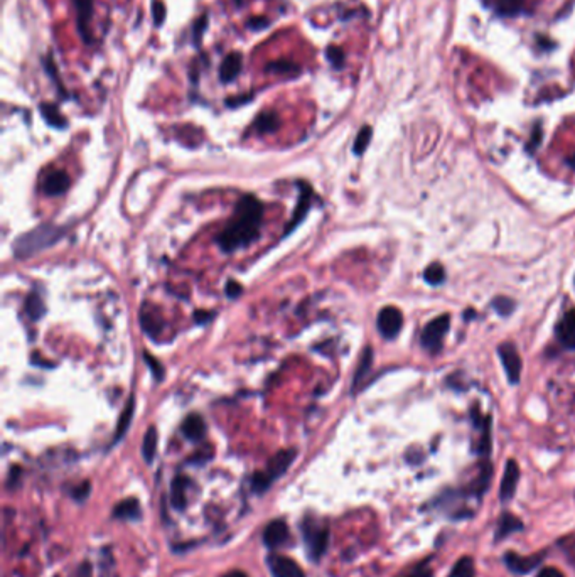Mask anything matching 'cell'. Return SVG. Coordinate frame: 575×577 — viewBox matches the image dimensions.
Returning a JSON list of instances; mask_svg holds the SVG:
<instances>
[{
	"mask_svg": "<svg viewBox=\"0 0 575 577\" xmlns=\"http://www.w3.org/2000/svg\"><path fill=\"white\" fill-rule=\"evenodd\" d=\"M242 65H243L242 54L239 53L228 54L225 59H223L221 66H219V79H221L223 83L233 81V79L242 73Z\"/></svg>",
	"mask_w": 575,
	"mask_h": 577,
	"instance_id": "cell-18",
	"label": "cell"
},
{
	"mask_svg": "<svg viewBox=\"0 0 575 577\" xmlns=\"http://www.w3.org/2000/svg\"><path fill=\"white\" fill-rule=\"evenodd\" d=\"M499 358H501L503 367L506 370L510 384H518L521 377V358L518 355L517 348L511 343H503L498 348Z\"/></svg>",
	"mask_w": 575,
	"mask_h": 577,
	"instance_id": "cell-7",
	"label": "cell"
},
{
	"mask_svg": "<svg viewBox=\"0 0 575 577\" xmlns=\"http://www.w3.org/2000/svg\"><path fill=\"white\" fill-rule=\"evenodd\" d=\"M206 27H207V15L205 14V15H201V17H199L193 26V42H194V46H199V42H201V38H203V34H205Z\"/></svg>",
	"mask_w": 575,
	"mask_h": 577,
	"instance_id": "cell-35",
	"label": "cell"
},
{
	"mask_svg": "<svg viewBox=\"0 0 575 577\" xmlns=\"http://www.w3.org/2000/svg\"><path fill=\"white\" fill-rule=\"evenodd\" d=\"M142 515L141 503L137 498L130 496V498L120 501L117 507L113 508V516L120 520H139Z\"/></svg>",
	"mask_w": 575,
	"mask_h": 577,
	"instance_id": "cell-20",
	"label": "cell"
},
{
	"mask_svg": "<svg viewBox=\"0 0 575 577\" xmlns=\"http://www.w3.org/2000/svg\"><path fill=\"white\" fill-rule=\"evenodd\" d=\"M134 411H135V399L134 395L130 397L129 402H127L125 409L122 411V416H120L118 419V424H117V431H115V437H113V443H118L120 439H122L123 436H125V432L129 431L130 427V422L134 419Z\"/></svg>",
	"mask_w": 575,
	"mask_h": 577,
	"instance_id": "cell-21",
	"label": "cell"
},
{
	"mask_svg": "<svg viewBox=\"0 0 575 577\" xmlns=\"http://www.w3.org/2000/svg\"><path fill=\"white\" fill-rule=\"evenodd\" d=\"M281 127V118L275 111H263L255 120V129L260 134H270Z\"/></svg>",
	"mask_w": 575,
	"mask_h": 577,
	"instance_id": "cell-23",
	"label": "cell"
},
{
	"mask_svg": "<svg viewBox=\"0 0 575 577\" xmlns=\"http://www.w3.org/2000/svg\"><path fill=\"white\" fill-rule=\"evenodd\" d=\"M491 476H493V466H491V464H485L481 471H479V476L478 480L474 481L473 488H471V491H473L478 498H481V496L488 491Z\"/></svg>",
	"mask_w": 575,
	"mask_h": 577,
	"instance_id": "cell-27",
	"label": "cell"
},
{
	"mask_svg": "<svg viewBox=\"0 0 575 577\" xmlns=\"http://www.w3.org/2000/svg\"><path fill=\"white\" fill-rule=\"evenodd\" d=\"M70 184V176H68L65 171H54V173H51L49 176L44 179L42 193L47 194V196H59V194L66 193Z\"/></svg>",
	"mask_w": 575,
	"mask_h": 577,
	"instance_id": "cell-15",
	"label": "cell"
},
{
	"mask_svg": "<svg viewBox=\"0 0 575 577\" xmlns=\"http://www.w3.org/2000/svg\"><path fill=\"white\" fill-rule=\"evenodd\" d=\"M155 451H157V429L152 425V427H149V431L145 432L142 443V456L147 464H150L154 461Z\"/></svg>",
	"mask_w": 575,
	"mask_h": 577,
	"instance_id": "cell-26",
	"label": "cell"
},
{
	"mask_svg": "<svg viewBox=\"0 0 575 577\" xmlns=\"http://www.w3.org/2000/svg\"><path fill=\"white\" fill-rule=\"evenodd\" d=\"M299 186H301V198H299V205L294 211V216L290 218V223L287 225V228L283 230L282 237H287V235L292 232L295 226L304 220L307 211H309L310 208V188L307 184H304V182H301Z\"/></svg>",
	"mask_w": 575,
	"mask_h": 577,
	"instance_id": "cell-16",
	"label": "cell"
},
{
	"mask_svg": "<svg viewBox=\"0 0 575 577\" xmlns=\"http://www.w3.org/2000/svg\"><path fill=\"white\" fill-rule=\"evenodd\" d=\"M491 451V431H489V419L485 420L482 425V437L479 441V455L488 456Z\"/></svg>",
	"mask_w": 575,
	"mask_h": 577,
	"instance_id": "cell-33",
	"label": "cell"
},
{
	"mask_svg": "<svg viewBox=\"0 0 575 577\" xmlns=\"http://www.w3.org/2000/svg\"><path fill=\"white\" fill-rule=\"evenodd\" d=\"M223 577H249V576H246L245 572H242V571H230V572H226V574Z\"/></svg>",
	"mask_w": 575,
	"mask_h": 577,
	"instance_id": "cell-45",
	"label": "cell"
},
{
	"mask_svg": "<svg viewBox=\"0 0 575 577\" xmlns=\"http://www.w3.org/2000/svg\"><path fill=\"white\" fill-rule=\"evenodd\" d=\"M557 340L567 349H575V309L565 313L557 324Z\"/></svg>",
	"mask_w": 575,
	"mask_h": 577,
	"instance_id": "cell-13",
	"label": "cell"
},
{
	"mask_svg": "<svg viewBox=\"0 0 575 577\" xmlns=\"http://www.w3.org/2000/svg\"><path fill=\"white\" fill-rule=\"evenodd\" d=\"M246 27L251 31H262L269 27V19L265 17H251L246 21Z\"/></svg>",
	"mask_w": 575,
	"mask_h": 577,
	"instance_id": "cell-40",
	"label": "cell"
},
{
	"mask_svg": "<svg viewBox=\"0 0 575 577\" xmlns=\"http://www.w3.org/2000/svg\"><path fill=\"white\" fill-rule=\"evenodd\" d=\"M269 566L274 577H306L302 567L287 555H271L269 559Z\"/></svg>",
	"mask_w": 575,
	"mask_h": 577,
	"instance_id": "cell-9",
	"label": "cell"
},
{
	"mask_svg": "<svg viewBox=\"0 0 575 577\" xmlns=\"http://www.w3.org/2000/svg\"><path fill=\"white\" fill-rule=\"evenodd\" d=\"M371 365H373V349L370 348H365V351H363L361 355V360H359V365L356 368V373H354V378H353V392H356V388L361 385L363 378H365L366 373L371 370Z\"/></svg>",
	"mask_w": 575,
	"mask_h": 577,
	"instance_id": "cell-24",
	"label": "cell"
},
{
	"mask_svg": "<svg viewBox=\"0 0 575 577\" xmlns=\"http://www.w3.org/2000/svg\"><path fill=\"white\" fill-rule=\"evenodd\" d=\"M81 577H91V569L88 564H85V566L81 567Z\"/></svg>",
	"mask_w": 575,
	"mask_h": 577,
	"instance_id": "cell-46",
	"label": "cell"
},
{
	"mask_svg": "<svg viewBox=\"0 0 575 577\" xmlns=\"http://www.w3.org/2000/svg\"><path fill=\"white\" fill-rule=\"evenodd\" d=\"M90 483H88V481H85V483H81V484H78L77 488H73L71 489V496H73L74 500H78V501H83V500H86V496L90 495Z\"/></svg>",
	"mask_w": 575,
	"mask_h": 577,
	"instance_id": "cell-39",
	"label": "cell"
},
{
	"mask_svg": "<svg viewBox=\"0 0 575 577\" xmlns=\"http://www.w3.org/2000/svg\"><path fill=\"white\" fill-rule=\"evenodd\" d=\"M26 311L33 321L41 319V317L44 316V313H46L42 299L36 292L31 294V296L26 299Z\"/></svg>",
	"mask_w": 575,
	"mask_h": 577,
	"instance_id": "cell-30",
	"label": "cell"
},
{
	"mask_svg": "<svg viewBox=\"0 0 575 577\" xmlns=\"http://www.w3.org/2000/svg\"><path fill=\"white\" fill-rule=\"evenodd\" d=\"M326 56L334 68H342V65H345V53H342L341 47L329 46L326 49Z\"/></svg>",
	"mask_w": 575,
	"mask_h": 577,
	"instance_id": "cell-34",
	"label": "cell"
},
{
	"mask_svg": "<svg viewBox=\"0 0 575 577\" xmlns=\"http://www.w3.org/2000/svg\"><path fill=\"white\" fill-rule=\"evenodd\" d=\"M181 431L184 434L186 439L198 443V441H201L206 434L205 419H203L199 413H191V416H187L186 419L182 420Z\"/></svg>",
	"mask_w": 575,
	"mask_h": 577,
	"instance_id": "cell-17",
	"label": "cell"
},
{
	"mask_svg": "<svg viewBox=\"0 0 575 577\" xmlns=\"http://www.w3.org/2000/svg\"><path fill=\"white\" fill-rule=\"evenodd\" d=\"M403 577H434V572L430 571L429 567H418V569H415L413 572H410V574H407Z\"/></svg>",
	"mask_w": 575,
	"mask_h": 577,
	"instance_id": "cell-42",
	"label": "cell"
},
{
	"mask_svg": "<svg viewBox=\"0 0 575 577\" xmlns=\"http://www.w3.org/2000/svg\"><path fill=\"white\" fill-rule=\"evenodd\" d=\"M476 576V569H474L473 557H461L456 564H454L452 571H450L449 577H474Z\"/></svg>",
	"mask_w": 575,
	"mask_h": 577,
	"instance_id": "cell-28",
	"label": "cell"
},
{
	"mask_svg": "<svg viewBox=\"0 0 575 577\" xmlns=\"http://www.w3.org/2000/svg\"><path fill=\"white\" fill-rule=\"evenodd\" d=\"M187 481L186 476H175L173 480V484H171V503L175 510H184L187 503Z\"/></svg>",
	"mask_w": 575,
	"mask_h": 577,
	"instance_id": "cell-19",
	"label": "cell"
},
{
	"mask_svg": "<svg viewBox=\"0 0 575 577\" xmlns=\"http://www.w3.org/2000/svg\"><path fill=\"white\" fill-rule=\"evenodd\" d=\"M377 324L383 338L393 340V338L398 336V333H400L403 326V316L397 308L388 306V308H383L380 314H378Z\"/></svg>",
	"mask_w": 575,
	"mask_h": 577,
	"instance_id": "cell-6",
	"label": "cell"
},
{
	"mask_svg": "<svg viewBox=\"0 0 575 577\" xmlns=\"http://www.w3.org/2000/svg\"><path fill=\"white\" fill-rule=\"evenodd\" d=\"M523 530V522L518 516H514L513 513L503 512L501 516L498 519L496 523V532H494V539L496 542H501V540L508 539L511 533H517Z\"/></svg>",
	"mask_w": 575,
	"mask_h": 577,
	"instance_id": "cell-14",
	"label": "cell"
},
{
	"mask_svg": "<svg viewBox=\"0 0 575 577\" xmlns=\"http://www.w3.org/2000/svg\"><path fill=\"white\" fill-rule=\"evenodd\" d=\"M250 100H251V97H246V98H243V97L230 98V100H226V105H228V106H237V105H239V103H245V102H250Z\"/></svg>",
	"mask_w": 575,
	"mask_h": 577,
	"instance_id": "cell-44",
	"label": "cell"
},
{
	"mask_svg": "<svg viewBox=\"0 0 575 577\" xmlns=\"http://www.w3.org/2000/svg\"><path fill=\"white\" fill-rule=\"evenodd\" d=\"M152 12H154V22L155 26H162L164 19H166V6L162 0H154L152 2Z\"/></svg>",
	"mask_w": 575,
	"mask_h": 577,
	"instance_id": "cell-38",
	"label": "cell"
},
{
	"mask_svg": "<svg viewBox=\"0 0 575 577\" xmlns=\"http://www.w3.org/2000/svg\"><path fill=\"white\" fill-rule=\"evenodd\" d=\"M518 480H520V468H518V464L513 459H510L506 463L505 475H503L501 487H499V500H501V503H508L513 498L514 491H517Z\"/></svg>",
	"mask_w": 575,
	"mask_h": 577,
	"instance_id": "cell-10",
	"label": "cell"
},
{
	"mask_svg": "<svg viewBox=\"0 0 575 577\" xmlns=\"http://www.w3.org/2000/svg\"><path fill=\"white\" fill-rule=\"evenodd\" d=\"M265 71L274 74H287V77H294V74L301 73V66L297 63L289 61V59H277L271 61L265 66Z\"/></svg>",
	"mask_w": 575,
	"mask_h": 577,
	"instance_id": "cell-25",
	"label": "cell"
},
{
	"mask_svg": "<svg viewBox=\"0 0 575 577\" xmlns=\"http://www.w3.org/2000/svg\"><path fill=\"white\" fill-rule=\"evenodd\" d=\"M567 164L572 167V169H575V154H572L570 157H567Z\"/></svg>",
	"mask_w": 575,
	"mask_h": 577,
	"instance_id": "cell-47",
	"label": "cell"
},
{
	"mask_svg": "<svg viewBox=\"0 0 575 577\" xmlns=\"http://www.w3.org/2000/svg\"><path fill=\"white\" fill-rule=\"evenodd\" d=\"M371 135H373V130H371V127L368 125H365L361 130H359L356 135V141H354V145H353V152L356 154V156H361V154L365 152L366 147L370 145Z\"/></svg>",
	"mask_w": 575,
	"mask_h": 577,
	"instance_id": "cell-32",
	"label": "cell"
},
{
	"mask_svg": "<svg viewBox=\"0 0 575 577\" xmlns=\"http://www.w3.org/2000/svg\"><path fill=\"white\" fill-rule=\"evenodd\" d=\"M423 277H425V280L429 282L430 285L442 284V282H444V278H446L444 267H442L441 264H437V262H435V264H430L425 269V272H423Z\"/></svg>",
	"mask_w": 575,
	"mask_h": 577,
	"instance_id": "cell-31",
	"label": "cell"
},
{
	"mask_svg": "<svg viewBox=\"0 0 575 577\" xmlns=\"http://www.w3.org/2000/svg\"><path fill=\"white\" fill-rule=\"evenodd\" d=\"M493 308L501 314V316H508V314L514 309V302L508 299V297H496L493 301Z\"/></svg>",
	"mask_w": 575,
	"mask_h": 577,
	"instance_id": "cell-36",
	"label": "cell"
},
{
	"mask_svg": "<svg viewBox=\"0 0 575 577\" xmlns=\"http://www.w3.org/2000/svg\"><path fill=\"white\" fill-rule=\"evenodd\" d=\"M143 358H145L147 365H149L150 370H152V375L155 377V380H161L164 378V367L161 363H159L157 360L152 355H149V353H143Z\"/></svg>",
	"mask_w": 575,
	"mask_h": 577,
	"instance_id": "cell-37",
	"label": "cell"
},
{
	"mask_svg": "<svg viewBox=\"0 0 575 577\" xmlns=\"http://www.w3.org/2000/svg\"><path fill=\"white\" fill-rule=\"evenodd\" d=\"M242 292H243V287L238 284L237 280H230L228 284H226V296L231 297V299H237Z\"/></svg>",
	"mask_w": 575,
	"mask_h": 577,
	"instance_id": "cell-41",
	"label": "cell"
},
{
	"mask_svg": "<svg viewBox=\"0 0 575 577\" xmlns=\"http://www.w3.org/2000/svg\"><path fill=\"white\" fill-rule=\"evenodd\" d=\"M289 525L285 520H271L263 530V542L267 547L277 548L289 540Z\"/></svg>",
	"mask_w": 575,
	"mask_h": 577,
	"instance_id": "cell-11",
	"label": "cell"
},
{
	"mask_svg": "<svg viewBox=\"0 0 575 577\" xmlns=\"http://www.w3.org/2000/svg\"><path fill=\"white\" fill-rule=\"evenodd\" d=\"M537 577H564V574L555 567H545L538 572Z\"/></svg>",
	"mask_w": 575,
	"mask_h": 577,
	"instance_id": "cell-43",
	"label": "cell"
},
{
	"mask_svg": "<svg viewBox=\"0 0 575 577\" xmlns=\"http://www.w3.org/2000/svg\"><path fill=\"white\" fill-rule=\"evenodd\" d=\"M66 230L61 226H56L53 223H44L39 225L38 228L31 230V232L21 235L17 240L14 242L12 248H14V255L17 258H29L39 253L41 250L49 248L56 242H59L65 235Z\"/></svg>",
	"mask_w": 575,
	"mask_h": 577,
	"instance_id": "cell-2",
	"label": "cell"
},
{
	"mask_svg": "<svg viewBox=\"0 0 575 577\" xmlns=\"http://www.w3.org/2000/svg\"><path fill=\"white\" fill-rule=\"evenodd\" d=\"M543 557H545V554L525 557V555L514 554V552H506V555L503 557V562H505V566L508 567L513 574L525 576V574H530L533 569H537L538 566H540Z\"/></svg>",
	"mask_w": 575,
	"mask_h": 577,
	"instance_id": "cell-8",
	"label": "cell"
},
{
	"mask_svg": "<svg viewBox=\"0 0 575 577\" xmlns=\"http://www.w3.org/2000/svg\"><path fill=\"white\" fill-rule=\"evenodd\" d=\"M302 535H304L309 557H313L314 560L321 559L329 545V527L314 515H307L302 522Z\"/></svg>",
	"mask_w": 575,
	"mask_h": 577,
	"instance_id": "cell-4",
	"label": "cell"
},
{
	"mask_svg": "<svg viewBox=\"0 0 575 577\" xmlns=\"http://www.w3.org/2000/svg\"><path fill=\"white\" fill-rule=\"evenodd\" d=\"M295 449H283V451H278L267 464V468L263 471H258L257 475L251 477V488H253L255 493H263L267 491L271 487L275 480H278L282 475H285L287 469L290 468V464L294 463Z\"/></svg>",
	"mask_w": 575,
	"mask_h": 577,
	"instance_id": "cell-3",
	"label": "cell"
},
{
	"mask_svg": "<svg viewBox=\"0 0 575 577\" xmlns=\"http://www.w3.org/2000/svg\"><path fill=\"white\" fill-rule=\"evenodd\" d=\"M263 223V206L255 196L239 198L235 216L225 230L219 233L218 246L225 253L245 248L258 238Z\"/></svg>",
	"mask_w": 575,
	"mask_h": 577,
	"instance_id": "cell-1",
	"label": "cell"
},
{
	"mask_svg": "<svg viewBox=\"0 0 575 577\" xmlns=\"http://www.w3.org/2000/svg\"><path fill=\"white\" fill-rule=\"evenodd\" d=\"M449 326H450V319L447 314L435 317V319L430 321L422 331L423 348L429 349V351H432V353H437L439 349L442 348V341H444L446 334L447 331H449Z\"/></svg>",
	"mask_w": 575,
	"mask_h": 577,
	"instance_id": "cell-5",
	"label": "cell"
},
{
	"mask_svg": "<svg viewBox=\"0 0 575 577\" xmlns=\"http://www.w3.org/2000/svg\"><path fill=\"white\" fill-rule=\"evenodd\" d=\"M523 6H525V0H496L494 9L499 15L511 17V15H517L523 9Z\"/></svg>",
	"mask_w": 575,
	"mask_h": 577,
	"instance_id": "cell-29",
	"label": "cell"
},
{
	"mask_svg": "<svg viewBox=\"0 0 575 577\" xmlns=\"http://www.w3.org/2000/svg\"><path fill=\"white\" fill-rule=\"evenodd\" d=\"M39 111H41L44 120L49 123L51 127H56V129L66 127V118L63 117L61 111H59L58 106L53 105V103H41V105H39Z\"/></svg>",
	"mask_w": 575,
	"mask_h": 577,
	"instance_id": "cell-22",
	"label": "cell"
},
{
	"mask_svg": "<svg viewBox=\"0 0 575 577\" xmlns=\"http://www.w3.org/2000/svg\"><path fill=\"white\" fill-rule=\"evenodd\" d=\"M74 7H77V22L78 31L83 41L86 45L91 42V33H90V21L93 15V0H73Z\"/></svg>",
	"mask_w": 575,
	"mask_h": 577,
	"instance_id": "cell-12",
	"label": "cell"
},
{
	"mask_svg": "<svg viewBox=\"0 0 575 577\" xmlns=\"http://www.w3.org/2000/svg\"><path fill=\"white\" fill-rule=\"evenodd\" d=\"M237 2V6H242V0H235Z\"/></svg>",
	"mask_w": 575,
	"mask_h": 577,
	"instance_id": "cell-48",
	"label": "cell"
}]
</instances>
